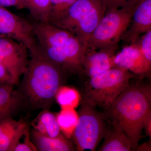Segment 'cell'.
<instances>
[{
  "label": "cell",
  "mask_w": 151,
  "mask_h": 151,
  "mask_svg": "<svg viewBox=\"0 0 151 151\" xmlns=\"http://www.w3.org/2000/svg\"><path fill=\"white\" fill-rule=\"evenodd\" d=\"M13 86L10 84L0 85V120L12 117L22 107Z\"/></svg>",
  "instance_id": "e0dca14e"
},
{
  "label": "cell",
  "mask_w": 151,
  "mask_h": 151,
  "mask_svg": "<svg viewBox=\"0 0 151 151\" xmlns=\"http://www.w3.org/2000/svg\"><path fill=\"white\" fill-rule=\"evenodd\" d=\"M24 9L29 11L35 21L48 23L50 0H23Z\"/></svg>",
  "instance_id": "ac0fdd59"
},
{
  "label": "cell",
  "mask_w": 151,
  "mask_h": 151,
  "mask_svg": "<svg viewBox=\"0 0 151 151\" xmlns=\"http://www.w3.org/2000/svg\"><path fill=\"white\" fill-rule=\"evenodd\" d=\"M35 151L37 149L34 145H31L26 142L19 143L15 148L14 151Z\"/></svg>",
  "instance_id": "484cf974"
},
{
  "label": "cell",
  "mask_w": 151,
  "mask_h": 151,
  "mask_svg": "<svg viewBox=\"0 0 151 151\" xmlns=\"http://www.w3.org/2000/svg\"><path fill=\"white\" fill-rule=\"evenodd\" d=\"M105 14L102 0H77L53 25L75 36L83 46Z\"/></svg>",
  "instance_id": "5b68a950"
},
{
  "label": "cell",
  "mask_w": 151,
  "mask_h": 151,
  "mask_svg": "<svg viewBox=\"0 0 151 151\" xmlns=\"http://www.w3.org/2000/svg\"><path fill=\"white\" fill-rule=\"evenodd\" d=\"M14 40L9 37L0 38V64L8 70L15 85H18L29 63V50L24 45Z\"/></svg>",
  "instance_id": "9c48e42d"
},
{
  "label": "cell",
  "mask_w": 151,
  "mask_h": 151,
  "mask_svg": "<svg viewBox=\"0 0 151 151\" xmlns=\"http://www.w3.org/2000/svg\"><path fill=\"white\" fill-rule=\"evenodd\" d=\"M151 111V85L138 79L129 82L103 114L106 122L129 138L135 151L142 137L144 121Z\"/></svg>",
  "instance_id": "7a4b0ae2"
},
{
  "label": "cell",
  "mask_w": 151,
  "mask_h": 151,
  "mask_svg": "<svg viewBox=\"0 0 151 151\" xmlns=\"http://www.w3.org/2000/svg\"><path fill=\"white\" fill-rule=\"evenodd\" d=\"M81 94L76 89L64 85L59 87L55 97L61 109H75L81 103Z\"/></svg>",
  "instance_id": "d6986e66"
},
{
  "label": "cell",
  "mask_w": 151,
  "mask_h": 151,
  "mask_svg": "<svg viewBox=\"0 0 151 151\" xmlns=\"http://www.w3.org/2000/svg\"><path fill=\"white\" fill-rule=\"evenodd\" d=\"M139 0H102L105 14L111 10L131 6L137 4Z\"/></svg>",
  "instance_id": "603a6c76"
},
{
  "label": "cell",
  "mask_w": 151,
  "mask_h": 151,
  "mask_svg": "<svg viewBox=\"0 0 151 151\" xmlns=\"http://www.w3.org/2000/svg\"><path fill=\"white\" fill-rule=\"evenodd\" d=\"M10 84L14 85L13 79L4 65L0 64V85Z\"/></svg>",
  "instance_id": "cb8c5ba5"
},
{
  "label": "cell",
  "mask_w": 151,
  "mask_h": 151,
  "mask_svg": "<svg viewBox=\"0 0 151 151\" xmlns=\"http://www.w3.org/2000/svg\"><path fill=\"white\" fill-rule=\"evenodd\" d=\"M32 25L41 54L61 68L68 75L84 78L85 75L81 61L83 45L80 40L70 32L50 24L34 21Z\"/></svg>",
  "instance_id": "3957f363"
},
{
  "label": "cell",
  "mask_w": 151,
  "mask_h": 151,
  "mask_svg": "<svg viewBox=\"0 0 151 151\" xmlns=\"http://www.w3.org/2000/svg\"><path fill=\"white\" fill-rule=\"evenodd\" d=\"M77 0H50L48 23L53 24L61 18Z\"/></svg>",
  "instance_id": "44dd1931"
},
{
  "label": "cell",
  "mask_w": 151,
  "mask_h": 151,
  "mask_svg": "<svg viewBox=\"0 0 151 151\" xmlns=\"http://www.w3.org/2000/svg\"><path fill=\"white\" fill-rule=\"evenodd\" d=\"M29 130V124L24 119L17 121L8 117L0 120V151H14Z\"/></svg>",
  "instance_id": "4fadbf2b"
},
{
  "label": "cell",
  "mask_w": 151,
  "mask_h": 151,
  "mask_svg": "<svg viewBox=\"0 0 151 151\" xmlns=\"http://www.w3.org/2000/svg\"><path fill=\"white\" fill-rule=\"evenodd\" d=\"M16 7L18 9H24L23 0H0V6Z\"/></svg>",
  "instance_id": "d4e9b609"
},
{
  "label": "cell",
  "mask_w": 151,
  "mask_h": 151,
  "mask_svg": "<svg viewBox=\"0 0 151 151\" xmlns=\"http://www.w3.org/2000/svg\"><path fill=\"white\" fill-rule=\"evenodd\" d=\"M137 77L126 69L115 66L90 78L81 97V103L108 110L130 80Z\"/></svg>",
  "instance_id": "277c9868"
},
{
  "label": "cell",
  "mask_w": 151,
  "mask_h": 151,
  "mask_svg": "<svg viewBox=\"0 0 151 151\" xmlns=\"http://www.w3.org/2000/svg\"><path fill=\"white\" fill-rule=\"evenodd\" d=\"M104 138L99 151H134L129 138L118 128L113 127L112 129L107 130Z\"/></svg>",
  "instance_id": "9a60e30c"
},
{
  "label": "cell",
  "mask_w": 151,
  "mask_h": 151,
  "mask_svg": "<svg viewBox=\"0 0 151 151\" xmlns=\"http://www.w3.org/2000/svg\"><path fill=\"white\" fill-rule=\"evenodd\" d=\"M30 53L31 59L15 92L22 107L31 111L49 110L54 103L58 90L65 84L68 75L41 54L37 47Z\"/></svg>",
  "instance_id": "6da1fadb"
},
{
  "label": "cell",
  "mask_w": 151,
  "mask_h": 151,
  "mask_svg": "<svg viewBox=\"0 0 151 151\" xmlns=\"http://www.w3.org/2000/svg\"><path fill=\"white\" fill-rule=\"evenodd\" d=\"M151 29V0L137 3L129 27L122 40L124 45L136 42L140 37Z\"/></svg>",
  "instance_id": "7c38bea8"
},
{
  "label": "cell",
  "mask_w": 151,
  "mask_h": 151,
  "mask_svg": "<svg viewBox=\"0 0 151 151\" xmlns=\"http://www.w3.org/2000/svg\"><path fill=\"white\" fill-rule=\"evenodd\" d=\"M137 3L106 12L92 33L86 47L94 50L119 47Z\"/></svg>",
  "instance_id": "8992f818"
},
{
  "label": "cell",
  "mask_w": 151,
  "mask_h": 151,
  "mask_svg": "<svg viewBox=\"0 0 151 151\" xmlns=\"http://www.w3.org/2000/svg\"><path fill=\"white\" fill-rule=\"evenodd\" d=\"M135 43L147 64L151 67V29L140 37Z\"/></svg>",
  "instance_id": "7402d4cb"
},
{
  "label": "cell",
  "mask_w": 151,
  "mask_h": 151,
  "mask_svg": "<svg viewBox=\"0 0 151 151\" xmlns=\"http://www.w3.org/2000/svg\"><path fill=\"white\" fill-rule=\"evenodd\" d=\"M73 108H64L56 114L60 131L68 139L72 134L78 119V114Z\"/></svg>",
  "instance_id": "ffe728a7"
},
{
  "label": "cell",
  "mask_w": 151,
  "mask_h": 151,
  "mask_svg": "<svg viewBox=\"0 0 151 151\" xmlns=\"http://www.w3.org/2000/svg\"><path fill=\"white\" fill-rule=\"evenodd\" d=\"M78 119L72 134L78 151L96 150L107 132L103 113L87 103H81Z\"/></svg>",
  "instance_id": "52a82bcc"
},
{
  "label": "cell",
  "mask_w": 151,
  "mask_h": 151,
  "mask_svg": "<svg viewBox=\"0 0 151 151\" xmlns=\"http://www.w3.org/2000/svg\"><path fill=\"white\" fill-rule=\"evenodd\" d=\"M0 33L25 45L30 52L37 48L32 23L0 6Z\"/></svg>",
  "instance_id": "ba28073f"
},
{
  "label": "cell",
  "mask_w": 151,
  "mask_h": 151,
  "mask_svg": "<svg viewBox=\"0 0 151 151\" xmlns=\"http://www.w3.org/2000/svg\"><path fill=\"white\" fill-rule=\"evenodd\" d=\"M30 137L37 151L74 150V146L70 139L61 134L56 137H51L42 134L33 129L30 133Z\"/></svg>",
  "instance_id": "5bb4252c"
},
{
  "label": "cell",
  "mask_w": 151,
  "mask_h": 151,
  "mask_svg": "<svg viewBox=\"0 0 151 151\" xmlns=\"http://www.w3.org/2000/svg\"><path fill=\"white\" fill-rule=\"evenodd\" d=\"M118 48L94 50L83 46L81 61L85 76L92 78L115 67L114 57Z\"/></svg>",
  "instance_id": "30bf717a"
},
{
  "label": "cell",
  "mask_w": 151,
  "mask_h": 151,
  "mask_svg": "<svg viewBox=\"0 0 151 151\" xmlns=\"http://www.w3.org/2000/svg\"><path fill=\"white\" fill-rule=\"evenodd\" d=\"M31 125L33 129L45 136L56 137L61 135L56 115L49 110H42Z\"/></svg>",
  "instance_id": "2e32d148"
},
{
  "label": "cell",
  "mask_w": 151,
  "mask_h": 151,
  "mask_svg": "<svg viewBox=\"0 0 151 151\" xmlns=\"http://www.w3.org/2000/svg\"><path fill=\"white\" fill-rule=\"evenodd\" d=\"M151 139L149 140L148 141L142 144V145H139L136 149V150L137 151H151Z\"/></svg>",
  "instance_id": "83f0119b"
},
{
  "label": "cell",
  "mask_w": 151,
  "mask_h": 151,
  "mask_svg": "<svg viewBox=\"0 0 151 151\" xmlns=\"http://www.w3.org/2000/svg\"><path fill=\"white\" fill-rule=\"evenodd\" d=\"M144 129L147 136L151 138V111L149 112L144 121Z\"/></svg>",
  "instance_id": "4316f807"
},
{
  "label": "cell",
  "mask_w": 151,
  "mask_h": 151,
  "mask_svg": "<svg viewBox=\"0 0 151 151\" xmlns=\"http://www.w3.org/2000/svg\"><path fill=\"white\" fill-rule=\"evenodd\" d=\"M114 61L116 66L130 71L140 80L150 76L151 67L143 58L136 43L124 45L121 51L116 52Z\"/></svg>",
  "instance_id": "8fae6325"
}]
</instances>
